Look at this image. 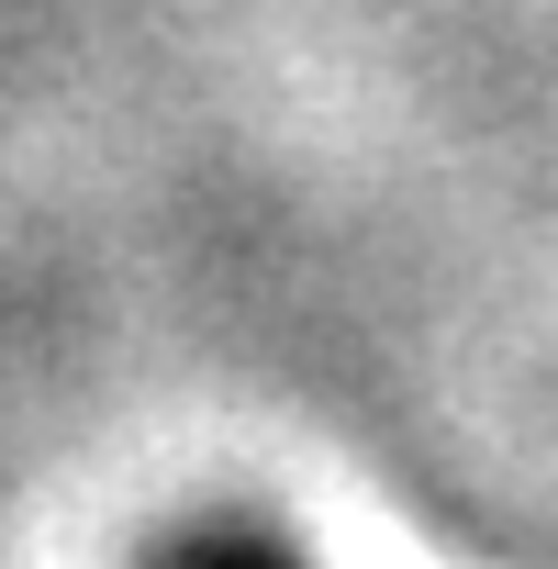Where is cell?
<instances>
[{"label": "cell", "mask_w": 558, "mask_h": 569, "mask_svg": "<svg viewBox=\"0 0 558 569\" xmlns=\"http://www.w3.org/2000/svg\"><path fill=\"white\" fill-rule=\"evenodd\" d=\"M134 569H313L279 525H257V513H179Z\"/></svg>", "instance_id": "1"}]
</instances>
